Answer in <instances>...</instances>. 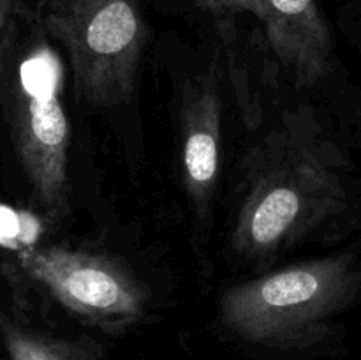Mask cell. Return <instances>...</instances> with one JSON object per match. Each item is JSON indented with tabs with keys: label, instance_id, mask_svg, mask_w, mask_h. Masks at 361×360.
I'll list each match as a JSON object with an SVG mask.
<instances>
[{
	"label": "cell",
	"instance_id": "10",
	"mask_svg": "<svg viewBox=\"0 0 361 360\" xmlns=\"http://www.w3.org/2000/svg\"><path fill=\"white\" fill-rule=\"evenodd\" d=\"M23 6V0H0V39H2L6 28L9 27L14 14H16Z\"/></svg>",
	"mask_w": 361,
	"mask_h": 360
},
{
	"label": "cell",
	"instance_id": "5",
	"mask_svg": "<svg viewBox=\"0 0 361 360\" xmlns=\"http://www.w3.org/2000/svg\"><path fill=\"white\" fill-rule=\"evenodd\" d=\"M13 268L63 311L108 334H122L147 318L150 293L113 256L67 246L14 247Z\"/></svg>",
	"mask_w": 361,
	"mask_h": 360
},
{
	"label": "cell",
	"instance_id": "6",
	"mask_svg": "<svg viewBox=\"0 0 361 360\" xmlns=\"http://www.w3.org/2000/svg\"><path fill=\"white\" fill-rule=\"evenodd\" d=\"M222 101L215 66L190 78L180 101V176L197 224H208L221 175Z\"/></svg>",
	"mask_w": 361,
	"mask_h": 360
},
{
	"label": "cell",
	"instance_id": "4",
	"mask_svg": "<svg viewBox=\"0 0 361 360\" xmlns=\"http://www.w3.org/2000/svg\"><path fill=\"white\" fill-rule=\"evenodd\" d=\"M37 23L69 56L76 90L95 108L133 97L147 27L134 0H41Z\"/></svg>",
	"mask_w": 361,
	"mask_h": 360
},
{
	"label": "cell",
	"instance_id": "8",
	"mask_svg": "<svg viewBox=\"0 0 361 360\" xmlns=\"http://www.w3.org/2000/svg\"><path fill=\"white\" fill-rule=\"evenodd\" d=\"M0 341L9 360H104L85 339H66L35 330L0 307Z\"/></svg>",
	"mask_w": 361,
	"mask_h": 360
},
{
	"label": "cell",
	"instance_id": "7",
	"mask_svg": "<svg viewBox=\"0 0 361 360\" xmlns=\"http://www.w3.org/2000/svg\"><path fill=\"white\" fill-rule=\"evenodd\" d=\"M247 13L264 25L267 39L289 76L312 87L334 67V37L317 0H247Z\"/></svg>",
	"mask_w": 361,
	"mask_h": 360
},
{
	"label": "cell",
	"instance_id": "3",
	"mask_svg": "<svg viewBox=\"0 0 361 360\" xmlns=\"http://www.w3.org/2000/svg\"><path fill=\"white\" fill-rule=\"evenodd\" d=\"M360 284L355 251L314 258L231 286L221 296L219 318L250 344L307 349L328 337Z\"/></svg>",
	"mask_w": 361,
	"mask_h": 360
},
{
	"label": "cell",
	"instance_id": "2",
	"mask_svg": "<svg viewBox=\"0 0 361 360\" xmlns=\"http://www.w3.org/2000/svg\"><path fill=\"white\" fill-rule=\"evenodd\" d=\"M63 80L59 52L25 4L0 39V108L32 194L55 222L71 210V129L62 102Z\"/></svg>",
	"mask_w": 361,
	"mask_h": 360
},
{
	"label": "cell",
	"instance_id": "9",
	"mask_svg": "<svg viewBox=\"0 0 361 360\" xmlns=\"http://www.w3.org/2000/svg\"><path fill=\"white\" fill-rule=\"evenodd\" d=\"M196 6L215 16L247 13V0H196Z\"/></svg>",
	"mask_w": 361,
	"mask_h": 360
},
{
	"label": "cell",
	"instance_id": "1",
	"mask_svg": "<svg viewBox=\"0 0 361 360\" xmlns=\"http://www.w3.org/2000/svg\"><path fill=\"white\" fill-rule=\"evenodd\" d=\"M353 205L348 161L312 108L288 109L247 154L229 249L271 263L344 217Z\"/></svg>",
	"mask_w": 361,
	"mask_h": 360
}]
</instances>
